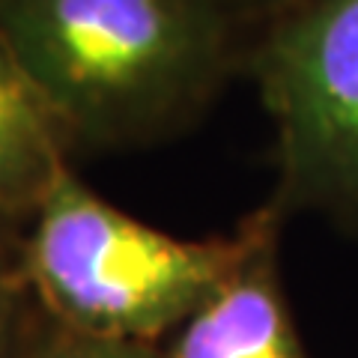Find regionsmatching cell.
<instances>
[{
  "label": "cell",
  "instance_id": "1",
  "mask_svg": "<svg viewBox=\"0 0 358 358\" xmlns=\"http://www.w3.org/2000/svg\"><path fill=\"white\" fill-rule=\"evenodd\" d=\"M221 0H0V36L69 147L155 143L206 114L248 36Z\"/></svg>",
  "mask_w": 358,
  "mask_h": 358
},
{
  "label": "cell",
  "instance_id": "2",
  "mask_svg": "<svg viewBox=\"0 0 358 358\" xmlns=\"http://www.w3.org/2000/svg\"><path fill=\"white\" fill-rule=\"evenodd\" d=\"M248 242V218L230 236H171L105 203L63 167L36 209L24 266L63 329L155 346L203 305Z\"/></svg>",
  "mask_w": 358,
  "mask_h": 358
},
{
  "label": "cell",
  "instance_id": "3",
  "mask_svg": "<svg viewBox=\"0 0 358 358\" xmlns=\"http://www.w3.org/2000/svg\"><path fill=\"white\" fill-rule=\"evenodd\" d=\"M245 72L275 129L281 215L358 239V0H293L254 30Z\"/></svg>",
  "mask_w": 358,
  "mask_h": 358
},
{
  "label": "cell",
  "instance_id": "4",
  "mask_svg": "<svg viewBox=\"0 0 358 358\" xmlns=\"http://www.w3.org/2000/svg\"><path fill=\"white\" fill-rule=\"evenodd\" d=\"M251 242L230 275L167 334L162 358H308L278 268L284 215L263 203L248 215Z\"/></svg>",
  "mask_w": 358,
  "mask_h": 358
},
{
  "label": "cell",
  "instance_id": "5",
  "mask_svg": "<svg viewBox=\"0 0 358 358\" xmlns=\"http://www.w3.org/2000/svg\"><path fill=\"white\" fill-rule=\"evenodd\" d=\"M69 150L57 120L42 102L6 39L0 36V212H36Z\"/></svg>",
  "mask_w": 358,
  "mask_h": 358
},
{
  "label": "cell",
  "instance_id": "6",
  "mask_svg": "<svg viewBox=\"0 0 358 358\" xmlns=\"http://www.w3.org/2000/svg\"><path fill=\"white\" fill-rule=\"evenodd\" d=\"M36 358H162L150 343H129V341H105V338H90L63 329L57 338L45 343V350Z\"/></svg>",
  "mask_w": 358,
  "mask_h": 358
},
{
  "label": "cell",
  "instance_id": "7",
  "mask_svg": "<svg viewBox=\"0 0 358 358\" xmlns=\"http://www.w3.org/2000/svg\"><path fill=\"white\" fill-rule=\"evenodd\" d=\"M227 6V13L239 21L245 30H257L263 27L268 18H275L287 3L293 0H221Z\"/></svg>",
  "mask_w": 358,
  "mask_h": 358
},
{
  "label": "cell",
  "instance_id": "8",
  "mask_svg": "<svg viewBox=\"0 0 358 358\" xmlns=\"http://www.w3.org/2000/svg\"><path fill=\"white\" fill-rule=\"evenodd\" d=\"M6 338V296H3V284H0V346Z\"/></svg>",
  "mask_w": 358,
  "mask_h": 358
},
{
  "label": "cell",
  "instance_id": "9",
  "mask_svg": "<svg viewBox=\"0 0 358 358\" xmlns=\"http://www.w3.org/2000/svg\"><path fill=\"white\" fill-rule=\"evenodd\" d=\"M3 218H6V215H3V212H0V221H3Z\"/></svg>",
  "mask_w": 358,
  "mask_h": 358
}]
</instances>
